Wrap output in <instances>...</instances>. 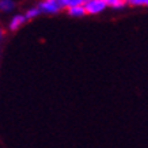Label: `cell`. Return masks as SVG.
I'll use <instances>...</instances> for the list:
<instances>
[{
    "mask_svg": "<svg viewBox=\"0 0 148 148\" xmlns=\"http://www.w3.org/2000/svg\"><path fill=\"white\" fill-rule=\"evenodd\" d=\"M15 8L14 0H0V11L1 12H11Z\"/></svg>",
    "mask_w": 148,
    "mask_h": 148,
    "instance_id": "5b68a950",
    "label": "cell"
},
{
    "mask_svg": "<svg viewBox=\"0 0 148 148\" xmlns=\"http://www.w3.org/2000/svg\"><path fill=\"white\" fill-rule=\"evenodd\" d=\"M83 7L87 15H98L108 8L103 0H86L83 3Z\"/></svg>",
    "mask_w": 148,
    "mask_h": 148,
    "instance_id": "7a4b0ae2",
    "label": "cell"
},
{
    "mask_svg": "<svg viewBox=\"0 0 148 148\" xmlns=\"http://www.w3.org/2000/svg\"><path fill=\"white\" fill-rule=\"evenodd\" d=\"M25 23H26L25 15H22V14H16V15H14L12 18H11V21H10L8 29L11 30V32H16V30H19Z\"/></svg>",
    "mask_w": 148,
    "mask_h": 148,
    "instance_id": "3957f363",
    "label": "cell"
},
{
    "mask_svg": "<svg viewBox=\"0 0 148 148\" xmlns=\"http://www.w3.org/2000/svg\"><path fill=\"white\" fill-rule=\"evenodd\" d=\"M40 14H41V11H40V8H38V7H32V8L27 10V11L23 14V15H25L26 21H30V19L37 18V16H38Z\"/></svg>",
    "mask_w": 148,
    "mask_h": 148,
    "instance_id": "52a82bcc",
    "label": "cell"
},
{
    "mask_svg": "<svg viewBox=\"0 0 148 148\" xmlns=\"http://www.w3.org/2000/svg\"><path fill=\"white\" fill-rule=\"evenodd\" d=\"M64 1H65V8H67V7H72V5L83 4L86 0H64Z\"/></svg>",
    "mask_w": 148,
    "mask_h": 148,
    "instance_id": "9c48e42d",
    "label": "cell"
},
{
    "mask_svg": "<svg viewBox=\"0 0 148 148\" xmlns=\"http://www.w3.org/2000/svg\"><path fill=\"white\" fill-rule=\"evenodd\" d=\"M3 37H4V30L0 27V42H1V40H3Z\"/></svg>",
    "mask_w": 148,
    "mask_h": 148,
    "instance_id": "30bf717a",
    "label": "cell"
},
{
    "mask_svg": "<svg viewBox=\"0 0 148 148\" xmlns=\"http://www.w3.org/2000/svg\"><path fill=\"white\" fill-rule=\"evenodd\" d=\"M103 3L106 4V7H110V8H122L125 5V0H103Z\"/></svg>",
    "mask_w": 148,
    "mask_h": 148,
    "instance_id": "8992f818",
    "label": "cell"
},
{
    "mask_svg": "<svg viewBox=\"0 0 148 148\" xmlns=\"http://www.w3.org/2000/svg\"><path fill=\"white\" fill-rule=\"evenodd\" d=\"M125 1H129V0H125Z\"/></svg>",
    "mask_w": 148,
    "mask_h": 148,
    "instance_id": "8fae6325",
    "label": "cell"
},
{
    "mask_svg": "<svg viewBox=\"0 0 148 148\" xmlns=\"http://www.w3.org/2000/svg\"><path fill=\"white\" fill-rule=\"evenodd\" d=\"M128 3L135 7H148V0H129Z\"/></svg>",
    "mask_w": 148,
    "mask_h": 148,
    "instance_id": "ba28073f",
    "label": "cell"
},
{
    "mask_svg": "<svg viewBox=\"0 0 148 148\" xmlns=\"http://www.w3.org/2000/svg\"><path fill=\"white\" fill-rule=\"evenodd\" d=\"M67 11H68V15H71V16H73V18H80V16H84L86 15V11H84L83 4L67 7Z\"/></svg>",
    "mask_w": 148,
    "mask_h": 148,
    "instance_id": "277c9868",
    "label": "cell"
},
{
    "mask_svg": "<svg viewBox=\"0 0 148 148\" xmlns=\"http://www.w3.org/2000/svg\"><path fill=\"white\" fill-rule=\"evenodd\" d=\"M41 14L46 15H54L60 11L65 10V1L64 0H41L38 4Z\"/></svg>",
    "mask_w": 148,
    "mask_h": 148,
    "instance_id": "6da1fadb",
    "label": "cell"
}]
</instances>
